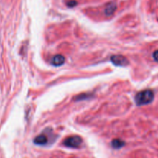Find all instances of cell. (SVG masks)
<instances>
[{
  "instance_id": "6da1fadb",
  "label": "cell",
  "mask_w": 158,
  "mask_h": 158,
  "mask_svg": "<svg viewBox=\"0 0 158 158\" xmlns=\"http://www.w3.org/2000/svg\"><path fill=\"white\" fill-rule=\"evenodd\" d=\"M154 100V93L152 90H146L139 92L135 96V102L138 106H143L151 103Z\"/></svg>"
},
{
  "instance_id": "7a4b0ae2",
  "label": "cell",
  "mask_w": 158,
  "mask_h": 158,
  "mask_svg": "<svg viewBox=\"0 0 158 158\" xmlns=\"http://www.w3.org/2000/svg\"><path fill=\"white\" fill-rule=\"evenodd\" d=\"M82 139L79 136H72L67 137L64 140L63 144L65 146L71 147V148H78L82 144Z\"/></svg>"
},
{
  "instance_id": "3957f363",
  "label": "cell",
  "mask_w": 158,
  "mask_h": 158,
  "mask_svg": "<svg viewBox=\"0 0 158 158\" xmlns=\"http://www.w3.org/2000/svg\"><path fill=\"white\" fill-rule=\"evenodd\" d=\"M110 60L114 65L117 66H126L129 64V61L127 60V59L124 56H121V55L112 56L110 58Z\"/></svg>"
},
{
  "instance_id": "277c9868",
  "label": "cell",
  "mask_w": 158,
  "mask_h": 158,
  "mask_svg": "<svg viewBox=\"0 0 158 158\" xmlns=\"http://www.w3.org/2000/svg\"><path fill=\"white\" fill-rule=\"evenodd\" d=\"M65 62V58L64 56L62 55H56V56H53L51 60V63L53 66H60L62 65Z\"/></svg>"
},
{
  "instance_id": "5b68a950",
  "label": "cell",
  "mask_w": 158,
  "mask_h": 158,
  "mask_svg": "<svg viewBox=\"0 0 158 158\" xmlns=\"http://www.w3.org/2000/svg\"><path fill=\"white\" fill-rule=\"evenodd\" d=\"M48 142V139L44 134H41L40 136H36L34 140V143L37 145H45Z\"/></svg>"
},
{
  "instance_id": "8992f818",
  "label": "cell",
  "mask_w": 158,
  "mask_h": 158,
  "mask_svg": "<svg viewBox=\"0 0 158 158\" xmlns=\"http://www.w3.org/2000/svg\"><path fill=\"white\" fill-rule=\"evenodd\" d=\"M124 141L119 140V139H116V140H113L112 147H113V148L119 149V148H120V147H124Z\"/></svg>"
},
{
  "instance_id": "52a82bcc",
  "label": "cell",
  "mask_w": 158,
  "mask_h": 158,
  "mask_svg": "<svg viewBox=\"0 0 158 158\" xmlns=\"http://www.w3.org/2000/svg\"><path fill=\"white\" fill-rule=\"evenodd\" d=\"M115 9H116V6L113 3H111V4H110L106 7V13L107 15H111L115 11Z\"/></svg>"
},
{
  "instance_id": "ba28073f",
  "label": "cell",
  "mask_w": 158,
  "mask_h": 158,
  "mask_svg": "<svg viewBox=\"0 0 158 158\" xmlns=\"http://www.w3.org/2000/svg\"><path fill=\"white\" fill-rule=\"evenodd\" d=\"M76 5V2L74 1V0H71V1H69V2H67V6H70V7H73V6H75Z\"/></svg>"
},
{
  "instance_id": "9c48e42d",
  "label": "cell",
  "mask_w": 158,
  "mask_h": 158,
  "mask_svg": "<svg viewBox=\"0 0 158 158\" xmlns=\"http://www.w3.org/2000/svg\"><path fill=\"white\" fill-rule=\"evenodd\" d=\"M153 56H154V59L155 60V61L158 62V50L155 51L153 54Z\"/></svg>"
}]
</instances>
